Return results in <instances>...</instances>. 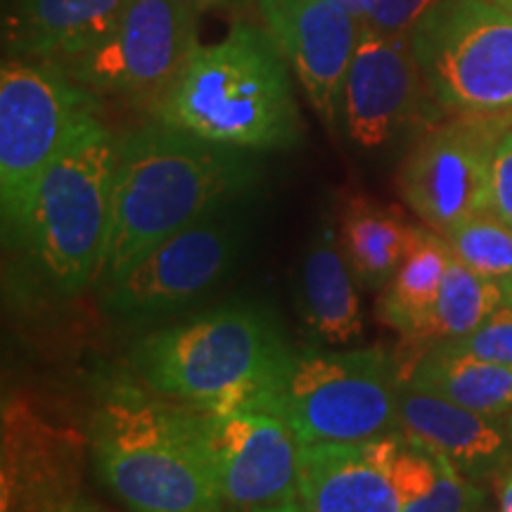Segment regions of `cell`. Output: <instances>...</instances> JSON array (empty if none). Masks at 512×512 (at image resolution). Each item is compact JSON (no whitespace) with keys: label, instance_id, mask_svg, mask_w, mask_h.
<instances>
[{"label":"cell","instance_id":"52a82bcc","mask_svg":"<svg viewBox=\"0 0 512 512\" xmlns=\"http://www.w3.org/2000/svg\"><path fill=\"white\" fill-rule=\"evenodd\" d=\"M95 95L57 64L5 57L0 67V211L3 230L22 240L38 183L83 119Z\"/></svg>","mask_w":512,"mask_h":512},{"label":"cell","instance_id":"ac0fdd59","mask_svg":"<svg viewBox=\"0 0 512 512\" xmlns=\"http://www.w3.org/2000/svg\"><path fill=\"white\" fill-rule=\"evenodd\" d=\"M297 306L306 328L325 344H349L363 332L361 294L335 223H323L306 247L297 278Z\"/></svg>","mask_w":512,"mask_h":512},{"label":"cell","instance_id":"7402d4cb","mask_svg":"<svg viewBox=\"0 0 512 512\" xmlns=\"http://www.w3.org/2000/svg\"><path fill=\"white\" fill-rule=\"evenodd\" d=\"M505 302L508 299H505L501 285L482 278L453 254L437 304L411 344H427L425 349H430L437 344L463 339L475 332Z\"/></svg>","mask_w":512,"mask_h":512},{"label":"cell","instance_id":"484cf974","mask_svg":"<svg viewBox=\"0 0 512 512\" xmlns=\"http://www.w3.org/2000/svg\"><path fill=\"white\" fill-rule=\"evenodd\" d=\"M486 211L512 226V128L501 133L491 155Z\"/></svg>","mask_w":512,"mask_h":512},{"label":"cell","instance_id":"836d02e7","mask_svg":"<svg viewBox=\"0 0 512 512\" xmlns=\"http://www.w3.org/2000/svg\"><path fill=\"white\" fill-rule=\"evenodd\" d=\"M505 299H508V304H512V280H510V285L505 287Z\"/></svg>","mask_w":512,"mask_h":512},{"label":"cell","instance_id":"44dd1931","mask_svg":"<svg viewBox=\"0 0 512 512\" xmlns=\"http://www.w3.org/2000/svg\"><path fill=\"white\" fill-rule=\"evenodd\" d=\"M399 209L370 197H351L339 214L337 233L351 271L363 290L382 292L399 268L413 238Z\"/></svg>","mask_w":512,"mask_h":512},{"label":"cell","instance_id":"4fadbf2b","mask_svg":"<svg viewBox=\"0 0 512 512\" xmlns=\"http://www.w3.org/2000/svg\"><path fill=\"white\" fill-rule=\"evenodd\" d=\"M256 5L311 107L335 131L361 22L332 0H256Z\"/></svg>","mask_w":512,"mask_h":512},{"label":"cell","instance_id":"8fae6325","mask_svg":"<svg viewBox=\"0 0 512 512\" xmlns=\"http://www.w3.org/2000/svg\"><path fill=\"white\" fill-rule=\"evenodd\" d=\"M465 117L420 138L396 178L403 202L441 235L486 211L491 155L505 131L486 119L494 114Z\"/></svg>","mask_w":512,"mask_h":512},{"label":"cell","instance_id":"9c48e42d","mask_svg":"<svg viewBox=\"0 0 512 512\" xmlns=\"http://www.w3.org/2000/svg\"><path fill=\"white\" fill-rule=\"evenodd\" d=\"M197 19L178 0H133L98 43L57 67L93 95L152 107L200 46Z\"/></svg>","mask_w":512,"mask_h":512},{"label":"cell","instance_id":"1f68e13d","mask_svg":"<svg viewBox=\"0 0 512 512\" xmlns=\"http://www.w3.org/2000/svg\"><path fill=\"white\" fill-rule=\"evenodd\" d=\"M252 512H306V510H304V505L299 503V498H294V501L278 503V505H266V508H256Z\"/></svg>","mask_w":512,"mask_h":512},{"label":"cell","instance_id":"cb8c5ba5","mask_svg":"<svg viewBox=\"0 0 512 512\" xmlns=\"http://www.w3.org/2000/svg\"><path fill=\"white\" fill-rule=\"evenodd\" d=\"M437 467V482L432 489L403 503L401 512H477L484 503V491L470 482V477H465L451 460L437 456Z\"/></svg>","mask_w":512,"mask_h":512},{"label":"cell","instance_id":"8992f818","mask_svg":"<svg viewBox=\"0 0 512 512\" xmlns=\"http://www.w3.org/2000/svg\"><path fill=\"white\" fill-rule=\"evenodd\" d=\"M401 382L384 349H290L261 406L302 446L366 444L399 430Z\"/></svg>","mask_w":512,"mask_h":512},{"label":"cell","instance_id":"f1b7e54d","mask_svg":"<svg viewBox=\"0 0 512 512\" xmlns=\"http://www.w3.org/2000/svg\"><path fill=\"white\" fill-rule=\"evenodd\" d=\"M332 3L347 10L349 15H354L361 24H368L370 15H373L375 0H332Z\"/></svg>","mask_w":512,"mask_h":512},{"label":"cell","instance_id":"5b68a950","mask_svg":"<svg viewBox=\"0 0 512 512\" xmlns=\"http://www.w3.org/2000/svg\"><path fill=\"white\" fill-rule=\"evenodd\" d=\"M119 138L91 114L38 183L22 242L64 294L100 278L112 228Z\"/></svg>","mask_w":512,"mask_h":512},{"label":"cell","instance_id":"e575fe53","mask_svg":"<svg viewBox=\"0 0 512 512\" xmlns=\"http://www.w3.org/2000/svg\"><path fill=\"white\" fill-rule=\"evenodd\" d=\"M505 427H508V432H510V439H512V413L508 415V422H505Z\"/></svg>","mask_w":512,"mask_h":512},{"label":"cell","instance_id":"d6986e66","mask_svg":"<svg viewBox=\"0 0 512 512\" xmlns=\"http://www.w3.org/2000/svg\"><path fill=\"white\" fill-rule=\"evenodd\" d=\"M453 249L432 228H413L411 245L377 299V318L411 344L437 304Z\"/></svg>","mask_w":512,"mask_h":512},{"label":"cell","instance_id":"2e32d148","mask_svg":"<svg viewBox=\"0 0 512 512\" xmlns=\"http://www.w3.org/2000/svg\"><path fill=\"white\" fill-rule=\"evenodd\" d=\"M133 0H12L3 19L8 57L62 64L98 43Z\"/></svg>","mask_w":512,"mask_h":512},{"label":"cell","instance_id":"7a4b0ae2","mask_svg":"<svg viewBox=\"0 0 512 512\" xmlns=\"http://www.w3.org/2000/svg\"><path fill=\"white\" fill-rule=\"evenodd\" d=\"M150 114L159 124L247 152L287 150L302 138L290 64L268 29L245 22H235L219 43H200Z\"/></svg>","mask_w":512,"mask_h":512},{"label":"cell","instance_id":"9a60e30c","mask_svg":"<svg viewBox=\"0 0 512 512\" xmlns=\"http://www.w3.org/2000/svg\"><path fill=\"white\" fill-rule=\"evenodd\" d=\"M399 430L427 451L451 460L465 477H484L510 458V432L498 418L475 413L401 382Z\"/></svg>","mask_w":512,"mask_h":512},{"label":"cell","instance_id":"4316f807","mask_svg":"<svg viewBox=\"0 0 512 512\" xmlns=\"http://www.w3.org/2000/svg\"><path fill=\"white\" fill-rule=\"evenodd\" d=\"M439 3L441 0H375L368 24L387 34L411 36L415 24Z\"/></svg>","mask_w":512,"mask_h":512},{"label":"cell","instance_id":"5bb4252c","mask_svg":"<svg viewBox=\"0 0 512 512\" xmlns=\"http://www.w3.org/2000/svg\"><path fill=\"white\" fill-rule=\"evenodd\" d=\"M422 72L411 36L387 34L361 24L342 93V124L347 136L366 150L396 138L420 105Z\"/></svg>","mask_w":512,"mask_h":512},{"label":"cell","instance_id":"7c38bea8","mask_svg":"<svg viewBox=\"0 0 512 512\" xmlns=\"http://www.w3.org/2000/svg\"><path fill=\"white\" fill-rule=\"evenodd\" d=\"M192 413L226 503L256 510L297 498L302 444L283 415L268 406Z\"/></svg>","mask_w":512,"mask_h":512},{"label":"cell","instance_id":"f546056e","mask_svg":"<svg viewBox=\"0 0 512 512\" xmlns=\"http://www.w3.org/2000/svg\"><path fill=\"white\" fill-rule=\"evenodd\" d=\"M38 512H105V510H100L98 505H91L86 501H76V498H64V501L43 505Z\"/></svg>","mask_w":512,"mask_h":512},{"label":"cell","instance_id":"4dcf8cb0","mask_svg":"<svg viewBox=\"0 0 512 512\" xmlns=\"http://www.w3.org/2000/svg\"><path fill=\"white\" fill-rule=\"evenodd\" d=\"M498 512H512V470L498 486Z\"/></svg>","mask_w":512,"mask_h":512},{"label":"cell","instance_id":"ffe728a7","mask_svg":"<svg viewBox=\"0 0 512 512\" xmlns=\"http://www.w3.org/2000/svg\"><path fill=\"white\" fill-rule=\"evenodd\" d=\"M403 380L489 418L512 413V368L441 344L427 349Z\"/></svg>","mask_w":512,"mask_h":512},{"label":"cell","instance_id":"6da1fadb","mask_svg":"<svg viewBox=\"0 0 512 512\" xmlns=\"http://www.w3.org/2000/svg\"><path fill=\"white\" fill-rule=\"evenodd\" d=\"M252 152L209 143L159 121L119 138L112 228L98 283L119 280L140 256L252 188Z\"/></svg>","mask_w":512,"mask_h":512},{"label":"cell","instance_id":"e0dca14e","mask_svg":"<svg viewBox=\"0 0 512 512\" xmlns=\"http://www.w3.org/2000/svg\"><path fill=\"white\" fill-rule=\"evenodd\" d=\"M306 512H401L403 498L366 444H313L299 453Z\"/></svg>","mask_w":512,"mask_h":512},{"label":"cell","instance_id":"ba28073f","mask_svg":"<svg viewBox=\"0 0 512 512\" xmlns=\"http://www.w3.org/2000/svg\"><path fill=\"white\" fill-rule=\"evenodd\" d=\"M411 46L446 110H512V17L494 0H441L415 24Z\"/></svg>","mask_w":512,"mask_h":512},{"label":"cell","instance_id":"603a6c76","mask_svg":"<svg viewBox=\"0 0 512 512\" xmlns=\"http://www.w3.org/2000/svg\"><path fill=\"white\" fill-rule=\"evenodd\" d=\"M444 238L451 245L453 254L467 268L482 275V278L494 280L503 287L512 280V226L491 214L472 216L463 223H458L451 233Z\"/></svg>","mask_w":512,"mask_h":512},{"label":"cell","instance_id":"d6a6232c","mask_svg":"<svg viewBox=\"0 0 512 512\" xmlns=\"http://www.w3.org/2000/svg\"><path fill=\"white\" fill-rule=\"evenodd\" d=\"M494 3L498 5V8H503L512 17V0H494Z\"/></svg>","mask_w":512,"mask_h":512},{"label":"cell","instance_id":"3957f363","mask_svg":"<svg viewBox=\"0 0 512 512\" xmlns=\"http://www.w3.org/2000/svg\"><path fill=\"white\" fill-rule=\"evenodd\" d=\"M88 439L102 484L131 512H221L226 503L190 408L117 384Z\"/></svg>","mask_w":512,"mask_h":512},{"label":"cell","instance_id":"277c9868","mask_svg":"<svg viewBox=\"0 0 512 512\" xmlns=\"http://www.w3.org/2000/svg\"><path fill=\"white\" fill-rule=\"evenodd\" d=\"M287 351L264 313L233 304L138 339L133 366L152 394L219 413L261 406Z\"/></svg>","mask_w":512,"mask_h":512},{"label":"cell","instance_id":"d4e9b609","mask_svg":"<svg viewBox=\"0 0 512 512\" xmlns=\"http://www.w3.org/2000/svg\"><path fill=\"white\" fill-rule=\"evenodd\" d=\"M441 347L463 351V354H472L512 368V304L505 302L503 306H498L475 332H470L463 339H456V342H444Z\"/></svg>","mask_w":512,"mask_h":512},{"label":"cell","instance_id":"83f0119b","mask_svg":"<svg viewBox=\"0 0 512 512\" xmlns=\"http://www.w3.org/2000/svg\"><path fill=\"white\" fill-rule=\"evenodd\" d=\"M183 3L190 12H195L197 17L207 15V12L214 10H238L245 8L247 3H256V0H178Z\"/></svg>","mask_w":512,"mask_h":512},{"label":"cell","instance_id":"30bf717a","mask_svg":"<svg viewBox=\"0 0 512 512\" xmlns=\"http://www.w3.org/2000/svg\"><path fill=\"white\" fill-rule=\"evenodd\" d=\"M238 221L216 209L159 242L119 280L105 285L102 306L126 323H157L204 297L233 268Z\"/></svg>","mask_w":512,"mask_h":512}]
</instances>
